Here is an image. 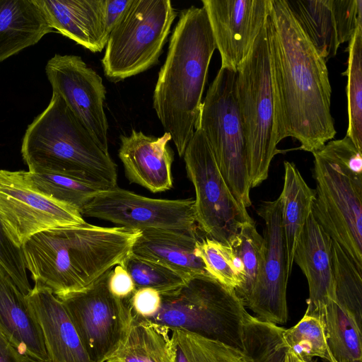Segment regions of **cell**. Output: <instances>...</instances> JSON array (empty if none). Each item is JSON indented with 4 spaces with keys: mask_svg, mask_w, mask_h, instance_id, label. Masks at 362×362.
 <instances>
[{
    "mask_svg": "<svg viewBox=\"0 0 362 362\" xmlns=\"http://www.w3.org/2000/svg\"><path fill=\"white\" fill-rule=\"evenodd\" d=\"M133 316L141 320H148L159 310L161 296L157 291L144 288L136 289L129 299Z\"/></svg>",
    "mask_w": 362,
    "mask_h": 362,
    "instance_id": "obj_38",
    "label": "cell"
},
{
    "mask_svg": "<svg viewBox=\"0 0 362 362\" xmlns=\"http://www.w3.org/2000/svg\"><path fill=\"white\" fill-rule=\"evenodd\" d=\"M257 214L264 223L263 257L257 281L243 305L251 310L258 320L281 325L288 318L286 288L289 276L280 197L274 201L263 202Z\"/></svg>",
    "mask_w": 362,
    "mask_h": 362,
    "instance_id": "obj_14",
    "label": "cell"
},
{
    "mask_svg": "<svg viewBox=\"0 0 362 362\" xmlns=\"http://www.w3.org/2000/svg\"><path fill=\"white\" fill-rule=\"evenodd\" d=\"M183 157L187 177L195 190L197 224L208 238L228 245L252 218L231 192L200 129L195 130Z\"/></svg>",
    "mask_w": 362,
    "mask_h": 362,
    "instance_id": "obj_10",
    "label": "cell"
},
{
    "mask_svg": "<svg viewBox=\"0 0 362 362\" xmlns=\"http://www.w3.org/2000/svg\"><path fill=\"white\" fill-rule=\"evenodd\" d=\"M21 356L0 331V362H22Z\"/></svg>",
    "mask_w": 362,
    "mask_h": 362,
    "instance_id": "obj_41",
    "label": "cell"
},
{
    "mask_svg": "<svg viewBox=\"0 0 362 362\" xmlns=\"http://www.w3.org/2000/svg\"><path fill=\"white\" fill-rule=\"evenodd\" d=\"M52 93L59 95L95 141L108 151V123L101 76L79 56L54 54L45 66Z\"/></svg>",
    "mask_w": 362,
    "mask_h": 362,
    "instance_id": "obj_15",
    "label": "cell"
},
{
    "mask_svg": "<svg viewBox=\"0 0 362 362\" xmlns=\"http://www.w3.org/2000/svg\"><path fill=\"white\" fill-rule=\"evenodd\" d=\"M302 30L327 62L362 26V0H286Z\"/></svg>",
    "mask_w": 362,
    "mask_h": 362,
    "instance_id": "obj_17",
    "label": "cell"
},
{
    "mask_svg": "<svg viewBox=\"0 0 362 362\" xmlns=\"http://www.w3.org/2000/svg\"><path fill=\"white\" fill-rule=\"evenodd\" d=\"M108 288L114 296L125 300H129L136 291L132 276L121 264L111 270Z\"/></svg>",
    "mask_w": 362,
    "mask_h": 362,
    "instance_id": "obj_39",
    "label": "cell"
},
{
    "mask_svg": "<svg viewBox=\"0 0 362 362\" xmlns=\"http://www.w3.org/2000/svg\"><path fill=\"white\" fill-rule=\"evenodd\" d=\"M169 332L133 316L124 340L105 362H175Z\"/></svg>",
    "mask_w": 362,
    "mask_h": 362,
    "instance_id": "obj_26",
    "label": "cell"
},
{
    "mask_svg": "<svg viewBox=\"0 0 362 362\" xmlns=\"http://www.w3.org/2000/svg\"><path fill=\"white\" fill-rule=\"evenodd\" d=\"M346 95L349 124L346 136L362 152V26L358 27L348 47Z\"/></svg>",
    "mask_w": 362,
    "mask_h": 362,
    "instance_id": "obj_30",
    "label": "cell"
},
{
    "mask_svg": "<svg viewBox=\"0 0 362 362\" xmlns=\"http://www.w3.org/2000/svg\"><path fill=\"white\" fill-rule=\"evenodd\" d=\"M221 59L237 72L267 23L271 0H202Z\"/></svg>",
    "mask_w": 362,
    "mask_h": 362,
    "instance_id": "obj_16",
    "label": "cell"
},
{
    "mask_svg": "<svg viewBox=\"0 0 362 362\" xmlns=\"http://www.w3.org/2000/svg\"><path fill=\"white\" fill-rule=\"evenodd\" d=\"M51 32L33 0H0V64Z\"/></svg>",
    "mask_w": 362,
    "mask_h": 362,
    "instance_id": "obj_24",
    "label": "cell"
},
{
    "mask_svg": "<svg viewBox=\"0 0 362 362\" xmlns=\"http://www.w3.org/2000/svg\"><path fill=\"white\" fill-rule=\"evenodd\" d=\"M237 72L221 67L202 103L197 129L204 134L237 201L252 204L246 140L236 96Z\"/></svg>",
    "mask_w": 362,
    "mask_h": 362,
    "instance_id": "obj_7",
    "label": "cell"
},
{
    "mask_svg": "<svg viewBox=\"0 0 362 362\" xmlns=\"http://www.w3.org/2000/svg\"><path fill=\"white\" fill-rule=\"evenodd\" d=\"M132 0H104L103 26V37L107 42L110 34L119 22Z\"/></svg>",
    "mask_w": 362,
    "mask_h": 362,
    "instance_id": "obj_40",
    "label": "cell"
},
{
    "mask_svg": "<svg viewBox=\"0 0 362 362\" xmlns=\"http://www.w3.org/2000/svg\"><path fill=\"white\" fill-rule=\"evenodd\" d=\"M21 360H22V362H44V361H36V360L32 359L25 356H22ZM48 362H50V361H48Z\"/></svg>",
    "mask_w": 362,
    "mask_h": 362,
    "instance_id": "obj_43",
    "label": "cell"
},
{
    "mask_svg": "<svg viewBox=\"0 0 362 362\" xmlns=\"http://www.w3.org/2000/svg\"><path fill=\"white\" fill-rule=\"evenodd\" d=\"M216 49L204 8L192 6L182 11L153 97L158 118L170 134L180 157L197 128L209 66Z\"/></svg>",
    "mask_w": 362,
    "mask_h": 362,
    "instance_id": "obj_3",
    "label": "cell"
},
{
    "mask_svg": "<svg viewBox=\"0 0 362 362\" xmlns=\"http://www.w3.org/2000/svg\"><path fill=\"white\" fill-rule=\"evenodd\" d=\"M332 252L335 301L352 315L361 327L362 265L334 240Z\"/></svg>",
    "mask_w": 362,
    "mask_h": 362,
    "instance_id": "obj_29",
    "label": "cell"
},
{
    "mask_svg": "<svg viewBox=\"0 0 362 362\" xmlns=\"http://www.w3.org/2000/svg\"><path fill=\"white\" fill-rule=\"evenodd\" d=\"M327 343L335 362L362 361V332L355 318L334 300L322 316Z\"/></svg>",
    "mask_w": 362,
    "mask_h": 362,
    "instance_id": "obj_27",
    "label": "cell"
},
{
    "mask_svg": "<svg viewBox=\"0 0 362 362\" xmlns=\"http://www.w3.org/2000/svg\"><path fill=\"white\" fill-rule=\"evenodd\" d=\"M195 255L203 261L207 272L220 283L235 290L243 284L242 263L229 245L206 237L198 240Z\"/></svg>",
    "mask_w": 362,
    "mask_h": 362,
    "instance_id": "obj_32",
    "label": "cell"
},
{
    "mask_svg": "<svg viewBox=\"0 0 362 362\" xmlns=\"http://www.w3.org/2000/svg\"><path fill=\"white\" fill-rule=\"evenodd\" d=\"M197 233L151 229L141 231L131 254L167 267L187 277L209 274L195 255ZM210 275V274H209Z\"/></svg>",
    "mask_w": 362,
    "mask_h": 362,
    "instance_id": "obj_23",
    "label": "cell"
},
{
    "mask_svg": "<svg viewBox=\"0 0 362 362\" xmlns=\"http://www.w3.org/2000/svg\"><path fill=\"white\" fill-rule=\"evenodd\" d=\"M31 185L45 195L66 204L80 213L102 191L90 182L59 174L33 173L26 171Z\"/></svg>",
    "mask_w": 362,
    "mask_h": 362,
    "instance_id": "obj_31",
    "label": "cell"
},
{
    "mask_svg": "<svg viewBox=\"0 0 362 362\" xmlns=\"http://www.w3.org/2000/svg\"><path fill=\"white\" fill-rule=\"evenodd\" d=\"M26 270L21 247L11 240L0 220V272L25 296L32 289Z\"/></svg>",
    "mask_w": 362,
    "mask_h": 362,
    "instance_id": "obj_37",
    "label": "cell"
},
{
    "mask_svg": "<svg viewBox=\"0 0 362 362\" xmlns=\"http://www.w3.org/2000/svg\"><path fill=\"white\" fill-rule=\"evenodd\" d=\"M228 245L240 259L243 270V284L235 293L243 304L252 291L257 281L263 257V237L252 220L244 224Z\"/></svg>",
    "mask_w": 362,
    "mask_h": 362,
    "instance_id": "obj_33",
    "label": "cell"
},
{
    "mask_svg": "<svg viewBox=\"0 0 362 362\" xmlns=\"http://www.w3.org/2000/svg\"><path fill=\"white\" fill-rule=\"evenodd\" d=\"M171 331L175 362H252L247 353L221 341L185 330Z\"/></svg>",
    "mask_w": 362,
    "mask_h": 362,
    "instance_id": "obj_28",
    "label": "cell"
},
{
    "mask_svg": "<svg viewBox=\"0 0 362 362\" xmlns=\"http://www.w3.org/2000/svg\"><path fill=\"white\" fill-rule=\"evenodd\" d=\"M121 264L132 276L136 290L149 288L163 294L181 287L189 279L167 267L131 253Z\"/></svg>",
    "mask_w": 362,
    "mask_h": 362,
    "instance_id": "obj_36",
    "label": "cell"
},
{
    "mask_svg": "<svg viewBox=\"0 0 362 362\" xmlns=\"http://www.w3.org/2000/svg\"><path fill=\"white\" fill-rule=\"evenodd\" d=\"M284 187L279 197L287 272L290 276L296 248L305 223L312 214L315 192L308 185L293 163L284 161Z\"/></svg>",
    "mask_w": 362,
    "mask_h": 362,
    "instance_id": "obj_25",
    "label": "cell"
},
{
    "mask_svg": "<svg viewBox=\"0 0 362 362\" xmlns=\"http://www.w3.org/2000/svg\"><path fill=\"white\" fill-rule=\"evenodd\" d=\"M194 199H153L115 187L102 191L81 214L131 230L160 229L197 233Z\"/></svg>",
    "mask_w": 362,
    "mask_h": 362,
    "instance_id": "obj_13",
    "label": "cell"
},
{
    "mask_svg": "<svg viewBox=\"0 0 362 362\" xmlns=\"http://www.w3.org/2000/svg\"><path fill=\"white\" fill-rule=\"evenodd\" d=\"M50 27L92 52L106 46L104 0H33Z\"/></svg>",
    "mask_w": 362,
    "mask_h": 362,
    "instance_id": "obj_21",
    "label": "cell"
},
{
    "mask_svg": "<svg viewBox=\"0 0 362 362\" xmlns=\"http://www.w3.org/2000/svg\"><path fill=\"white\" fill-rule=\"evenodd\" d=\"M41 329L50 362H93L62 302L35 284L26 296Z\"/></svg>",
    "mask_w": 362,
    "mask_h": 362,
    "instance_id": "obj_20",
    "label": "cell"
},
{
    "mask_svg": "<svg viewBox=\"0 0 362 362\" xmlns=\"http://www.w3.org/2000/svg\"><path fill=\"white\" fill-rule=\"evenodd\" d=\"M0 220L20 247L37 233L86 223L76 209L37 190L26 171L7 170H0Z\"/></svg>",
    "mask_w": 362,
    "mask_h": 362,
    "instance_id": "obj_12",
    "label": "cell"
},
{
    "mask_svg": "<svg viewBox=\"0 0 362 362\" xmlns=\"http://www.w3.org/2000/svg\"><path fill=\"white\" fill-rule=\"evenodd\" d=\"M316 182L312 214L351 257L362 265V175L324 145L313 153Z\"/></svg>",
    "mask_w": 362,
    "mask_h": 362,
    "instance_id": "obj_9",
    "label": "cell"
},
{
    "mask_svg": "<svg viewBox=\"0 0 362 362\" xmlns=\"http://www.w3.org/2000/svg\"><path fill=\"white\" fill-rule=\"evenodd\" d=\"M356 362H362V361H356Z\"/></svg>",
    "mask_w": 362,
    "mask_h": 362,
    "instance_id": "obj_44",
    "label": "cell"
},
{
    "mask_svg": "<svg viewBox=\"0 0 362 362\" xmlns=\"http://www.w3.org/2000/svg\"><path fill=\"white\" fill-rule=\"evenodd\" d=\"M119 139L118 156L130 182L153 193L173 187V151L168 145V132L155 137L132 129L129 136L121 135Z\"/></svg>",
    "mask_w": 362,
    "mask_h": 362,
    "instance_id": "obj_18",
    "label": "cell"
},
{
    "mask_svg": "<svg viewBox=\"0 0 362 362\" xmlns=\"http://www.w3.org/2000/svg\"><path fill=\"white\" fill-rule=\"evenodd\" d=\"M284 328L252 316L245 329V352L252 362H284L287 347L282 341Z\"/></svg>",
    "mask_w": 362,
    "mask_h": 362,
    "instance_id": "obj_35",
    "label": "cell"
},
{
    "mask_svg": "<svg viewBox=\"0 0 362 362\" xmlns=\"http://www.w3.org/2000/svg\"><path fill=\"white\" fill-rule=\"evenodd\" d=\"M140 233L86 222L37 233L21 249L35 284L61 296L87 288L122 264Z\"/></svg>",
    "mask_w": 362,
    "mask_h": 362,
    "instance_id": "obj_2",
    "label": "cell"
},
{
    "mask_svg": "<svg viewBox=\"0 0 362 362\" xmlns=\"http://www.w3.org/2000/svg\"><path fill=\"white\" fill-rule=\"evenodd\" d=\"M332 246V240L311 214L301 233L293 261L308 284L305 314L322 320L327 304L335 301Z\"/></svg>",
    "mask_w": 362,
    "mask_h": 362,
    "instance_id": "obj_19",
    "label": "cell"
},
{
    "mask_svg": "<svg viewBox=\"0 0 362 362\" xmlns=\"http://www.w3.org/2000/svg\"><path fill=\"white\" fill-rule=\"evenodd\" d=\"M236 96L246 140L250 187L253 188L267 180L272 160L280 152L267 21L237 70Z\"/></svg>",
    "mask_w": 362,
    "mask_h": 362,
    "instance_id": "obj_6",
    "label": "cell"
},
{
    "mask_svg": "<svg viewBox=\"0 0 362 362\" xmlns=\"http://www.w3.org/2000/svg\"><path fill=\"white\" fill-rule=\"evenodd\" d=\"M284 362H315L313 358H308L297 354L293 351L287 348Z\"/></svg>",
    "mask_w": 362,
    "mask_h": 362,
    "instance_id": "obj_42",
    "label": "cell"
},
{
    "mask_svg": "<svg viewBox=\"0 0 362 362\" xmlns=\"http://www.w3.org/2000/svg\"><path fill=\"white\" fill-rule=\"evenodd\" d=\"M111 270L83 290L57 296L93 362H105L117 351L133 320L129 300L119 299L109 290Z\"/></svg>",
    "mask_w": 362,
    "mask_h": 362,
    "instance_id": "obj_11",
    "label": "cell"
},
{
    "mask_svg": "<svg viewBox=\"0 0 362 362\" xmlns=\"http://www.w3.org/2000/svg\"><path fill=\"white\" fill-rule=\"evenodd\" d=\"M268 32L277 136L292 137L313 153L336 135L326 62L291 13L286 0H271Z\"/></svg>",
    "mask_w": 362,
    "mask_h": 362,
    "instance_id": "obj_1",
    "label": "cell"
},
{
    "mask_svg": "<svg viewBox=\"0 0 362 362\" xmlns=\"http://www.w3.org/2000/svg\"><path fill=\"white\" fill-rule=\"evenodd\" d=\"M160 296L159 310L144 320L170 331L194 333L245 352V329L252 315L234 288L205 274L190 277L181 287Z\"/></svg>",
    "mask_w": 362,
    "mask_h": 362,
    "instance_id": "obj_5",
    "label": "cell"
},
{
    "mask_svg": "<svg viewBox=\"0 0 362 362\" xmlns=\"http://www.w3.org/2000/svg\"><path fill=\"white\" fill-rule=\"evenodd\" d=\"M176 16L170 0H132L105 46L107 78L119 82L158 64Z\"/></svg>",
    "mask_w": 362,
    "mask_h": 362,
    "instance_id": "obj_8",
    "label": "cell"
},
{
    "mask_svg": "<svg viewBox=\"0 0 362 362\" xmlns=\"http://www.w3.org/2000/svg\"><path fill=\"white\" fill-rule=\"evenodd\" d=\"M21 154L30 173L64 175L104 190L117 186V166L109 151L54 93L45 110L28 127Z\"/></svg>",
    "mask_w": 362,
    "mask_h": 362,
    "instance_id": "obj_4",
    "label": "cell"
},
{
    "mask_svg": "<svg viewBox=\"0 0 362 362\" xmlns=\"http://www.w3.org/2000/svg\"><path fill=\"white\" fill-rule=\"evenodd\" d=\"M282 341L286 347L303 357H320L335 362L327 346L321 318L305 314L295 326L284 329Z\"/></svg>",
    "mask_w": 362,
    "mask_h": 362,
    "instance_id": "obj_34",
    "label": "cell"
},
{
    "mask_svg": "<svg viewBox=\"0 0 362 362\" xmlns=\"http://www.w3.org/2000/svg\"><path fill=\"white\" fill-rule=\"evenodd\" d=\"M0 331L21 356L49 361L39 322L26 296L1 272Z\"/></svg>",
    "mask_w": 362,
    "mask_h": 362,
    "instance_id": "obj_22",
    "label": "cell"
}]
</instances>
